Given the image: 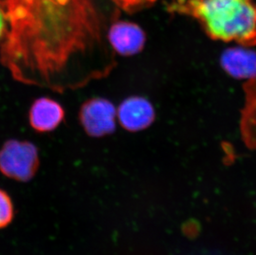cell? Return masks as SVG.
Returning a JSON list of instances; mask_svg holds the SVG:
<instances>
[{
  "instance_id": "5",
  "label": "cell",
  "mask_w": 256,
  "mask_h": 255,
  "mask_svg": "<svg viewBox=\"0 0 256 255\" xmlns=\"http://www.w3.org/2000/svg\"><path fill=\"white\" fill-rule=\"evenodd\" d=\"M107 38L114 52L121 56L140 52L144 46V32L138 25L127 21H117L110 28Z\"/></svg>"
},
{
  "instance_id": "3",
  "label": "cell",
  "mask_w": 256,
  "mask_h": 255,
  "mask_svg": "<svg viewBox=\"0 0 256 255\" xmlns=\"http://www.w3.org/2000/svg\"><path fill=\"white\" fill-rule=\"evenodd\" d=\"M38 150L32 142L10 140L0 148V172L8 178L27 182L38 171Z\"/></svg>"
},
{
  "instance_id": "10",
  "label": "cell",
  "mask_w": 256,
  "mask_h": 255,
  "mask_svg": "<svg viewBox=\"0 0 256 255\" xmlns=\"http://www.w3.org/2000/svg\"><path fill=\"white\" fill-rule=\"evenodd\" d=\"M14 216L12 200L5 190L0 189V230L11 224Z\"/></svg>"
},
{
  "instance_id": "8",
  "label": "cell",
  "mask_w": 256,
  "mask_h": 255,
  "mask_svg": "<svg viewBox=\"0 0 256 255\" xmlns=\"http://www.w3.org/2000/svg\"><path fill=\"white\" fill-rule=\"evenodd\" d=\"M222 65L233 76L250 79L256 76V53L246 49H230L223 55Z\"/></svg>"
},
{
  "instance_id": "12",
  "label": "cell",
  "mask_w": 256,
  "mask_h": 255,
  "mask_svg": "<svg viewBox=\"0 0 256 255\" xmlns=\"http://www.w3.org/2000/svg\"><path fill=\"white\" fill-rule=\"evenodd\" d=\"M8 28L4 0H0V44L6 36Z\"/></svg>"
},
{
  "instance_id": "4",
  "label": "cell",
  "mask_w": 256,
  "mask_h": 255,
  "mask_svg": "<svg viewBox=\"0 0 256 255\" xmlns=\"http://www.w3.org/2000/svg\"><path fill=\"white\" fill-rule=\"evenodd\" d=\"M117 111L114 104L103 98H92L80 106L79 120L83 130L90 137L110 134L116 130Z\"/></svg>"
},
{
  "instance_id": "2",
  "label": "cell",
  "mask_w": 256,
  "mask_h": 255,
  "mask_svg": "<svg viewBox=\"0 0 256 255\" xmlns=\"http://www.w3.org/2000/svg\"><path fill=\"white\" fill-rule=\"evenodd\" d=\"M168 10L198 20L210 38L256 45L254 0H172Z\"/></svg>"
},
{
  "instance_id": "1",
  "label": "cell",
  "mask_w": 256,
  "mask_h": 255,
  "mask_svg": "<svg viewBox=\"0 0 256 255\" xmlns=\"http://www.w3.org/2000/svg\"><path fill=\"white\" fill-rule=\"evenodd\" d=\"M7 34L0 62L22 84L64 93L110 72L92 0H4Z\"/></svg>"
},
{
  "instance_id": "6",
  "label": "cell",
  "mask_w": 256,
  "mask_h": 255,
  "mask_svg": "<svg viewBox=\"0 0 256 255\" xmlns=\"http://www.w3.org/2000/svg\"><path fill=\"white\" fill-rule=\"evenodd\" d=\"M65 118V110L60 104L48 97H42L32 104L29 110V124L39 132L56 130Z\"/></svg>"
},
{
  "instance_id": "9",
  "label": "cell",
  "mask_w": 256,
  "mask_h": 255,
  "mask_svg": "<svg viewBox=\"0 0 256 255\" xmlns=\"http://www.w3.org/2000/svg\"><path fill=\"white\" fill-rule=\"evenodd\" d=\"M246 103L242 117V134L250 147L256 148V76L244 84Z\"/></svg>"
},
{
  "instance_id": "7",
  "label": "cell",
  "mask_w": 256,
  "mask_h": 255,
  "mask_svg": "<svg viewBox=\"0 0 256 255\" xmlns=\"http://www.w3.org/2000/svg\"><path fill=\"white\" fill-rule=\"evenodd\" d=\"M117 117L121 126L130 131H138L152 123L154 112L150 102L138 97H131L122 102Z\"/></svg>"
},
{
  "instance_id": "11",
  "label": "cell",
  "mask_w": 256,
  "mask_h": 255,
  "mask_svg": "<svg viewBox=\"0 0 256 255\" xmlns=\"http://www.w3.org/2000/svg\"><path fill=\"white\" fill-rule=\"evenodd\" d=\"M118 8L126 12H133L148 7L156 0H112Z\"/></svg>"
}]
</instances>
